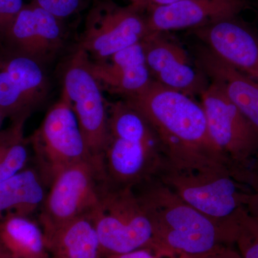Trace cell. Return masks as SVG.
I'll use <instances>...</instances> for the list:
<instances>
[{"mask_svg": "<svg viewBox=\"0 0 258 258\" xmlns=\"http://www.w3.org/2000/svg\"><path fill=\"white\" fill-rule=\"evenodd\" d=\"M88 217L96 228L103 256L142 249L158 254L152 224L133 188L114 186L106 180L98 205Z\"/></svg>", "mask_w": 258, "mask_h": 258, "instance_id": "277c9868", "label": "cell"}, {"mask_svg": "<svg viewBox=\"0 0 258 258\" xmlns=\"http://www.w3.org/2000/svg\"><path fill=\"white\" fill-rule=\"evenodd\" d=\"M153 79L170 89L188 95L200 94L207 88V76L191 63L187 52L164 32L149 33L142 41Z\"/></svg>", "mask_w": 258, "mask_h": 258, "instance_id": "4fadbf2b", "label": "cell"}, {"mask_svg": "<svg viewBox=\"0 0 258 258\" xmlns=\"http://www.w3.org/2000/svg\"><path fill=\"white\" fill-rule=\"evenodd\" d=\"M50 81L45 66L26 57L0 53V111L13 120L28 118L47 99Z\"/></svg>", "mask_w": 258, "mask_h": 258, "instance_id": "8fae6325", "label": "cell"}, {"mask_svg": "<svg viewBox=\"0 0 258 258\" xmlns=\"http://www.w3.org/2000/svg\"><path fill=\"white\" fill-rule=\"evenodd\" d=\"M106 180L103 162L95 157L61 171L49 186L40 210L43 232L89 215L98 205Z\"/></svg>", "mask_w": 258, "mask_h": 258, "instance_id": "52a82bcc", "label": "cell"}, {"mask_svg": "<svg viewBox=\"0 0 258 258\" xmlns=\"http://www.w3.org/2000/svg\"><path fill=\"white\" fill-rule=\"evenodd\" d=\"M144 1H145V0H133L130 4L134 5V7L138 8V9L142 10V7L144 4ZM142 11H143V10H142Z\"/></svg>", "mask_w": 258, "mask_h": 258, "instance_id": "f1b7e54d", "label": "cell"}, {"mask_svg": "<svg viewBox=\"0 0 258 258\" xmlns=\"http://www.w3.org/2000/svg\"><path fill=\"white\" fill-rule=\"evenodd\" d=\"M186 203L222 224H232L250 188L230 167L177 170L164 166L157 176Z\"/></svg>", "mask_w": 258, "mask_h": 258, "instance_id": "5b68a950", "label": "cell"}, {"mask_svg": "<svg viewBox=\"0 0 258 258\" xmlns=\"http://www.w3.org/2000/svg\"><path fill=\"white\" fill-rule=\"evenodd\" d=\"M5 115H3V113L0 111V128H1L2 125H3V120L5 119Z\"/></svg>", "mask_w": 258, "mask_h": 258, "instance_id": "4dcf8cb0", "label": "cell"}, {"mask_svg": "<svg viewBox=\"0 0 258 258\" xmlns=\"http://www.w3.org/2000/svg\"><path fill=\"white\" fill-rule=\"evenodd\" d=\"M209 132L235 171L247 169L258 154V134L216 83L201 93Z\"/></svg>", "mask_w": 258, "mask_h": 258, "instance_id": "30bf717a", "label": "cell"}, {"mask_svg": "<svg viewBox=\"0 0 258 258\" xmlns=\"http://www.w3.org/2000/svg\"><path fill=\"white\" fill-rule=\"evenodd\" d=\"M37 170L46 186L70 166L91 157L77 118L63 92L50 107L41 124L29 137Z\"/></svg>", "mask_w": 258, "mask_h": 258, "instance_id": "8992f818", "label": "cell"}, {"mask_svg": "<svg viewBox=\"0 0 258 258\" xmlns=\"http://www.w3.org/2000/svg\"><path fill=\"white\" fill-rule=\"evenodd\" d=\"M144 12L111 0H94L85 21L78 49L91 60H106L141 42L149 34Z\"/></svg>", "mask_w": 258, "mask_h": 258, "instance_id": "9c48e42d", "label": "cell"}, {"mask_svg": "<svg viewBox=\"0 0 258 258\" xmlns=\"http://www.w3.org/2000/svg\"><path fill=\"white\" fill-rule=\"evenodd\" d=\"M238 17L194 30L215 55L258 81V36Z\"/></svg>", "mask_w": 258, "mask_h": 258, "instance_id": "9a60e30c", "label": "cell"}, {"mask_svg": "<svg viewBox=\"0 0 258 258\" xmlns=\"http://www.w3.org/2000/svg\"><path fill=\"white\" fill-rule=\"evenodd\" d=\"M249 8L247 0H181L148 8L146 18L149 33L198 29L239 16Z\"/></svg>", "mask_w": 258, "mask_h": 258, "instance_id": "5bb4252c", "label": "cell"}, {"mask_svg": "<svg viewBox=\"0 0 258 258\" xmlns=\"http://www.w3.org/2000/svg\"><path fill=\"white\" fill-rule=\"evenodd\" d=\"M152 224L158 254L180 257L208 253L235 242V225L212 220L158 177L133 188Z\"/></svg>", "mask_w": 258, "mask_h": 258, "instance_id": "7a4b0ae2", "label": "cell"}, {"mask_svg": "<svg viewBox=\"0 0 258 258\" xmlns=\"http://www.w3.org/2000/svg\"><path fill=\"white\" fill-rule=\"evenodd\" d=\"M108 138L102 157L106 181L134 188L157 177L166 164L154 129L128 102L108 104Z\"/></svg>", "mask_w": 258, "mask_h": 258, "instance_id": "3957f363", "label": "cell"}, {"mask_svg": "<svg viewBox=\"0 0 258 258\" xmlns=\"http://www.w3.org/2000/svg\"><path fill=\"white\" fill-rule=\"evenodd\" d=\"M198 67L216 83L258 134V81L222 60L210 49L198 52Z\"/></svg>", "mask_w": 258, "mask_h": 258, "instance_id": "e0dca14e", "label": "cell"}, {"mask_svg": "<svg viewBox=\"0 0 258 258\" xmlns=\"http://www.w3.org/2000/svg\"><path fill=\"white\" fill-rule=\"evenodd\" d=\"M129 2H130V3H132V1H133V0H128Z\"/></svg>", "mask_w": 258, "mask_h": 258, "instance_id": "1f68e13d", "label": "cell"}, {"mask_svg": "<svg viewBox=\"0 0 258 258\" xmlns=\"http://www.w3.org/2000/svg\"><path fill=\"white\" fill-rule=\"evenodd\" d=\"M43 232L50 258H103L98 234L88 215Z\"/></svg>", "mask_w": 258, "mask_h": 258, "instance_id": "ac0fdd59", "label": "cell"}, {"mask_svg": "<svg viewBox=\"0 0 258 258\" xmlns=\"http://www.w3.org/2000/svg\"><path fill=\"white\" fill-rule=\"evenodd\" d=\"M0 246L13 258H50L41 226L28 216L0 217Z\"/></svg>", "mask_w": 258, "mask_h": 258, "instance_id": "ffe728a7", "label": "cell"}, {"mask_svg": "<svg viewBox=\"0 0 258 258\" xmlns=\"http://www.w3.org/2000/svg\"><path fill=\"white\" fill-rule=\"evenodd\" d=\"M62 82L88 152L102 159L108 138V103L83 51L77 49L64 64Z\"/></svg>", "mask_w": 258, "mask_h": 258, "instance_id": "ba28073f", "label": "cell"}, {"mask_svg": "<svg viewBox=\"0 0 258 258\" xmlns=\"http://www.w3.org/2000/svg\"><path fill=\"white\" fill-rule=\"evenodd\" d=\"M27 119L13 120L9 127L0 131V181L27 167L30 157V144L24 134Z\"/></svg>", "mask_w": 258, "mask_h": 258, "instance_id": "44dd1931", "label": "cell"}, {"mask_svg": "<svg viewBox=\"0 0 258 258\" xmlns=\"http://www.w3.org/2000/svg\"><path fill=\"white\" fill-rule=\"evenodd\" d=\"M32 3L63 20L76 14L82 7L83 0H32Z\"/></svg>", "mask_w": 258, "mask_h": 258, "instance_id": "603a6c76", "label": "cell"}, {"mask_svg": "<svg viewBox=\"0 0 258 258\" xmlns=\"http://www.w3.org/2000/svg\"><path fill=\"white\" fill-rule=\"evenodd\" d=\"M179 258H242V257L238 252L231 248L230 246L222 244L208 253Z\"/></svg>", "mask_w": 258, "mask_h": 258, "instance_id": "484cf974", "label": "cell"}, {"mask_svg": "<svg viewBox=\"0 0 258 258\" xmlns=\"http://www.w3.org/2000/svg\"><path fill=\"white\" fill-rule=\"evenodd\" d=\"M181 0H145L142 7V10L144 12L151 7L161 6V5H166L177 3Z\"/></svg>", "mask_w": 258, "mask_h": 258, "instance_id": "83f0119b", "label": "cell"}, {"mask_svg": "<svg viewBox=\"0 0 258 258\" xmlns=\"http://www.w3.org/2000/svg\"><path fill=\"white\" fill-rule=\"evenodd\" d=\"M88 64L102 89L125 98L142 92L154 81L142 42L115 52L106 60L88 58Z\"/></svg>", "mask_w": 258, "mask_h": 258, "instance_id": "2e32d148", "label": "cell"}, {"mask_svg": "<svg viewBox=\"0 0 258 258\" xmlns=\"http://www.w3.org/2000/svg\"><path fill=\"white\" fill-rule=\"evenodd\" d=\"M242 181L251 189L244 200V208L251 216L258 220V172L247 168Z\"/></svg>", "mask_w": 258, "mask_h": 258, "instance_id": "d4e9b609", "label": "cell"}, {"mask_svg": "<svg viewBox=\"0 0 258 258\" xmlns=\"http://www.w3.org/2000/svg\"><path fill=\"white\" fill-rule=\"evenodd\" d=\"M159 256L150 249H142L128 253L109 254L104 255L103 258H159Z\"/></svg>", "mask_w": 258, "mask_h": 258, "instance_id": "4316f807", "label": "cell"}, {"mask_svg": "<svg viewBox=\"0 0 258 258\" xmlns=\"http://www.w3.org/2000/svg\"><path fill=\"white\" fill-rule=\"evenodd\" d=\"M37 169L25 167L0 181V216L9 214L30 217L40 210L47 191Z\"/></svg>", "mask_w": 258, "mask_h": 258, "instance_id": "d6986e66", "label": "cell"}, {"mask_svg": "<svg viewBox=\"0 0 258 258\" xmlns=\"http://www.w3.org/2000/svg\"><path fill=\"white\" fill-rule=\"evenodd\" d=\"M24 6L23 0H0V43Z\"/></svg>", "mask_w": 258, "mask_h": 258, "instance_id": "cb8c5ba5", "label": "cell"}, {"mask_svg": "<svg viewBox=\"0 0 258 258\" xmlns=\"http://www.w3.org/2000/svg\"><path fill=\"white\" fill-rule=\"evenodd\" d=\"M149 122L165 156L166 166L177 170L233 166L209 132L201 103L191 96L153 81L125 98Z\"/></svg>", "mask_w": 258, "mask_h": 258, "instance_id": "6da1fadb", "label": "cell"}, {"mask_svg": "<svg viewBox=\"0 0 258 258\" xmlns=\"http://www.w3.org/2000/svg\"><path fill=\"white\" fill-rule=\"evenodd\" d=\"M252 170L256 171V172H258V157H256L255 159H254V161H252L251 165L249 166Z\"/></svg>", "mask_w": 258, "mask_h": 258, "instance_id": "f546056e", "label": "cell"}, {"mask_svg": "<svg viewBox=\"0 0 258 258\" xmlns=\"http://www.w3.org/2000/svg\"><path fill=\"white\" fill-rule=\"evenodd\" d=\"M234 243L242 258H258V220L244 207L236 215Z\"/></svg>", "mask_w": 258, "mask_h": 258, "instance_id": "7402d4cb", "label": "cell"}, {"mask_svg": "<svg viewBox=\"0 0 258 258\" xmlns=\"http://www.w3.org/2000/svg\"><path fill=\"white\" fill-rule=\"evenodd\" d=\"M64 43L62 20L31 2L23 7L0 44L3 50L45 66L60 53Z\"/></svg>", "mask_w": 258, "mask_h": 258, "instance_id": "7c38bea8", "label": "cell"}]
</instances>
